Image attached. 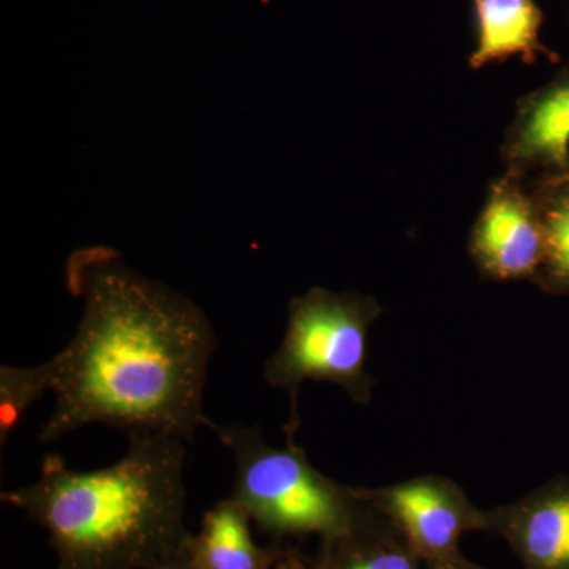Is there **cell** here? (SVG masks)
<instances>
[{
  "mask_svg": "<svg viewBox=\"0 0 569 569\" xmlns=\"http://www.w3.org/2000/svg\"><path fill=\"white\" fill-rule=\"evenodd\" d=\"M66 283L81 299L82 317L50 359L56 400L41 443L89 425L192 443L201 426L216 427L203 397L219 340L200 307L107 246L70 253Z\"/></svg>",
  "mask_w": 569,
  "mask_h": 569,
  "instance_id": "1",
  "label": "cell"
},
{
  "mask_svg": "<svg viewBox=\"0 0 569 569\" xmlns=\"http://www.w3.org/2000/svg\"><path fill=\"white\" fill-rule=\"evenodd\" d=\"M118 462L78 471L47 456L40 477L3 490V503L50 535L56 569H153L189 546L186 441L132 433Z\"/></svg>",
  "mask_w": 569,
  "mask_h": 569,
  "instance_id": "2",
  "label": "cell"
},
{
  "mask_svg": "<svg viewBox=\"0 0 569 569\" xmlns=\"http://www.w3.org/2000/svg\"><path fill=\"white\" fill-rule=\"evenodd\" d=\"M234 460L231 498L246 509L258 530L277 542L320 537L321 542L346 537L366 526L377 509L358 486L340 485L307 459L295 436L283 448L266 441L260 427H213Z\"/></svg>",
  "mask_w": 569,
  "mask_h": 569,
  "instance_id": "3",
  "label": "cell"
},
{
  "mask_svg": "<svg viewBox=\"0 0 569 569\" xmlns=\"http://www.w3.org/2000/svg\"><path fill=\"white\" fill-rule=\"evenodd\" d=\"M380 316L376 299L359 293L312 288L291 299L282 343L264 367L266 383L290 396L284 433L298 430V396L305 381H328L358 406L370 402L376 381L366 369L367 337Z\"/></svg>",
  "mask_w": 569,
  "mask_h": 569,
  "instance_id": "4",
  "label": "cell"
},
{
  "mask_svg": "<svg viewBox=\"0 0 569 569\" xmlns=\"http://www.w3.org/2000/svg\"><path fill=\"white\" fill-rule=\"evenodd\" d=\"M362 490L425 563L462 556L460 538L486 531V509L477 508L452 479L425 475Z\"/></svg>",
  "mask_w": 569,
  "mask_h": 569,
  "instance_id": "5",
  "label": "cell"
},
{
  "mask_svg": "<svg viewBox=\"0 0 569 569\" xmlns=\"http://www.w3.org/2000/svg\"><path fill=\"white\" fill-rule=\"evenodd\" d=\"M468 249L479 271L489 279L518 280L538 274L545 261V224L511 179L490 189Z\"/></svg>",
  "mask_w": 569,
  "mask_h": 569,
  "instance_id": "6",
  "label": "cell"
},
{
  "mask_svg": "<svg viewBox=\"0 0 569 569\" xmlns=\"http://www.w3.org/2000/svg\"><path fill=\"white\" fill-rule=\"evenodd\" d=\"M486 533L505 539L523 569H569L568 481L486 509Z\"/></svg>",
  "mask_w": 569,
  "mask_h": 569,
  "instance_id": "7",
  "label": "cell"
},
{
  "mask_svg": "<svg viewBox=\"0 0 569 569\" xmlns=\"http://www.w3.org/2000/svg\"><path fill=\"white\" fill-rule=\"evenodd\" d=\"M252 519L246 509L228 497L206 511L201 529L192 535L190 552L197 569H276L293 550L283 546H258Z\"/></svg>",
  "mask_w": 569,
  "mask_h": 569,
  "instance_id": "8",
  "label": "cell"
},
{
  "mask_svg": "<svg viewBox=\"0 0 569 569\" xmlns=\"http://www.w3.org/2000/svg\"><path fill=\"white\" fill-rule=\"evenodd\" d=\"M509 162L569 163V80L538 93L516 119L507 144Z\"/></svg>",
  "mask_w": 569,
  "mask_h": 569,
  "instance_id": "9",
  "label": "cell"
},
{
  "mask_svg": "<svg viewBox=\"0 0 569 569\" xmlns=\"http://www.w3.org/2000/svg\"><path fill=\"white\" fill-rule=\"evenodd\" d=\"M477 11L478 47L473 69L520 54L531 61L538 51L541 11L535 0H471Z\"/></svg>",
  "mask_w": 569,
  "mask_h": 569,
  "instance_id": "10",
  "label": "cell"
},
{
  "mask_svg": "<svg viewBox=\"0 0 569 569\" xmlns=\"http://www.w3.org/2000/svg\"><path fill=\"white\" fill-rule=\"evenodd\" d=\"M312 568L426 569V563L377 509V515L361 529L346 537L321 542L320 550L312 560Z\"/></svg>",
  "mask_w": 569,
  "mask_h": 569,
  "instance_id": "11",
  "label": "cell"
},
{
  "mask_svg": "<svg viewBox=\"0 0 569 569\" xmlns=\"http://www.w3.org/2000/svg\"><path fill=\"white\" fill-rule=\"evenodd\" d=\"M51 389L50 359L33 367L0 366V448L9 443L29 408Z\"/></svg>",
  "mask_w": 569,
  "mask_h": 569,
  "instance_id": "12",
  "label": "cell"
},
{
  "mask_svg": "<svg viewBox=\"0 0 569 569\" xmlns=\"http://www.w3.org/2000/svg\"><path fill=\"white\" fill-rule=\"evenodd\" d=\"M546 282L553 287L569 288V197H560L550 204L545 217Z\"/></svg>",
  "mask_w": 569,
  "mask_h": 569,
  "instance_id": "13",
  "label": "cell"
},
{
  "mask_svg": "<svg viewBox=\"0 0 569 569\" xmlns=\"http://www.w3.org/2000/svg\"><path fill=\"white\" fill-rule=\"evenodd\" d=\"M426 569H486L478 567V565L471 563L466 557L458 556L451 557V559L429 561L426 563Z\"/></svg>",
  "mask_w": 569,
  "mask_h": 569,
  "instance_id": "14",
  "label": "cell"
},
{
  "mask_svg": "<svg viewBox=\"0 0 569 569\" xmlns=\"http://www.w3.org/2000/svg\"><path fill=\"white\" fill-rule=\"evenodd\" d=\"M192 541V539H190ZM153 569H197L194 568L192 560V552H190V542L186 549L182 550L179 556H176L174 559L167 561V563L160 565V567Z\"/></svg>",
  "mask_w": 569,
  "mask_h": 569,
  "instance_id": "15",
  "label": "cell"
},
{
  "mask_svg": "<svg viewBox=\"0 0 569 569\" xmlns=\"http://www.w3.org/2000/svg\"><path fill=\"white\" fill-rule=\"evenodd\" d=\"M276 569H313L312 561L306 560L305 557L299 553L298 549L291 550L287 557L279 565H277Z\"/></svg>",
  "mask_w": 569,
  "mask_h": 569,
  "instance_id": "16",
  "label": "cell"
},
{
  "mask_svg": "<svg viewBox=\"0 0 569 569\" xmlns=\"http://www.w3.org/2000/svg\"><path fill=\"white\" fill-rule=\"evenodd\" d=\"M563 181H569V174L565 176Z\"/></svg>",
  "mask_w": 569,
  "mask_h": 569,
  "instance_id": "17",
  "label": "cell"
}]
</instances>
